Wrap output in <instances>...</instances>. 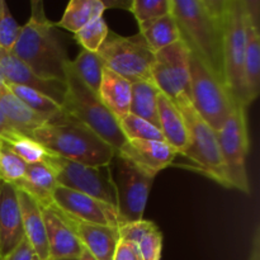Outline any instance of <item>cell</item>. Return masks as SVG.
Here are the masks:
<instances>
[{"mask_svg":"<svg viewBox=\"0 0 260 260\" xmlns=\"http://www.w3.org/2000/svg\"><path fill=\"white\" fill-rule=\"evenodd\" d=\"M225 2L172 0L170 9L183 42L222 80V18Z\"/></svg>","mask_w":260,"mask_h":260,"instance_id":"1","label":"cell"},{"mask_svg":"<svg viewBox=\"0 0 260 260\" xmlns=\"http://www.w3.org/2000/svg\"><path fill=\"white\" fill-rule=\"evenodd\" d=\"M55 28L46 15L43 2L32 0L29 19L10 52L38 78L65 83L66 63L70 60Z\"/></svg>","mask_w":260,"mask_h":260,"instance_id":"2","label":"cell"},{"mask_svg":"<svg viewBox=\"0 0 260 260\" xmlns=\"http://www.w3.org/2000/svg\"><path fill=\"white\" fill-rule=\"evenodd\" d=\"M30 137L55 156L91 167L109 165L116 154L113 147L69 114L61 121L47 122Z\"/></svg>","mask_w":260,"mask_h":260,"instance_id":"3","label":"cell"},{"mask_svg":"<svg viewBox=\"0 0 260 260\" xmlns=\"http://www.w3.org/2000/svg\"><path fill=\"white\" fill-rule=\"evenodd\" d=\"M65 85L63 111L118 151L127 141L119 128L118 119L106 108L98 94L93 93L80 80L71 68V61L66 63Z\"/></svg>","mask_w":260,"mask_h":260,"instance_id":"4","label":"cell"},{"mask_svg":"<svg viewBox=\"0 0 260 260\" xmlns=\"http://www.w3.org/2000/svg\"><path fill=\"white\" fill-rule=\"evenodd\" d=\"M189 74L190 103L203 121L217 132L239 104L235 103L222 79L218 78L192 51Z\"/></svg>","mask_w":260,"mask_h":260,"instance_id":"5","label":"cell"},{"mask_svg":"<svg viewBox=\"0 0 260 260\" xmlns=\"http://www.w3.org/2000/svg\"><path fill=\"white\" fill-rule=\"evenodd\" d=\"M174 103L184 117L189 135V142L182 155L192 160L200 172L207 174L218 184L230 188L216 131L193 108L189 96H182Z\"/></svg>","mask_w":260,"mask_h":260,"instance_id":"6","label":"cell"},{"mask_svg":"<svg viewBox=\"0 0 260 260\" xmlns=\"http://www.w3.org/2000/svg\"><path fill=\"white\" fill-rule=\"evenodd\" d=\"M245 5L244 0H226L222 18L223 83L236 104L244 103L245 56Z\"/></svg>","mask_w":260,"mask_h":260,"instance_id":"7","label":"cell"},{"mask_svg":"<svg viewBox=\"0 0 260 260\" xmlns=\"http://www.w3.org/2000/svg\"><path fill=\"white\" fill-rule=\"evenodd\" d=\"M109 169L116 189L118 228L144 220L145 207L155 177L147 174L117 151Z\"/></svg>","mask_w":260,"mask_h":260,"instance_id":"8","label":"cell"},{"mask_svg":"<svg viewBox=\"0 0 260 260\" xmlns=\"http://www.w3.org/2000/svg\"><path fill=\"white\" fill-rule=\"evenodd\" d=\"M96 53L103 60L106 68L131 83L152 80L151 68L155 53L140 33L123 37L109 30Z\"/></svg>","mask_w":260,"mask_h":260,"instance_id":"9","label":"cell"},{"mask_svg":"<svg viewBox=\"0 0 260 260\" xmlns=\"http://www.w3.org/2000/svg\"><path fill=\"white\" fill-rule=\"evenodd\" d=\"M45 162L50 165L57 185L76 190L116 207L117 197L109 165L91 167L48 154ZM117 210V208H116Z\"/></svg>","mask_w":260,"mask_h":260,"instance_id":"10","label":"cell"},{"mask_svg":"<svg viewBox=\"0 0 260 260\" xmlns=\"http://www.w3.org/2000/svg\"><path fill=\"white\" fill-rule=\"evenodd\" d=\"M216 134L229 185L248 194L250 192V184L246 173V156L249 152L246 107H236L233 114Z\"/></svg>","mask_w":260,"mask_h":260,"instance_id":"11","label":"cell"},{"mask_svg":"<svg viewBox=\"0 0 260 260\" xmlns=\"http://www.w3.org/2000/svg\"><path fill=\"white\" fill-rule=\"evenodd\" d=\"M189 56L190 50L182 40L155 52L151 79L173 102L189 96Z\"/></svg>","mask_w":260,"mask_h":260,"instance_id":"12","label":"cell"},{"mask_svg":"<svg viewBox=\"0 0 260 260\" xmlns=\"http://www.w3.org/2000/svg\"><path fill=\"white\" fill-rule=\"evenodd\" d=\"M53 206L79 221L118 229L117 210L113 206L76 190L57 185L53 192Z\"/></svg>","mask_w":260,"mask_h":260,"instance_id":"13","label":"cell"},{"mask_svg":"<svg viewBox=\"0 0 260 260\" xmlns=\"http://www.w3.org/2000/svg\"><path fill=\"white\" fill-rule=\"evenodd\" d=\"M245 5V56H244V103L250 106L260 93V3L244 0Z\"/></svg>","mask_w":260,"mask_h":260,"instance_id":"14","label":"cell"},{"mask_svg":"<svg viewBox=\"0 0 260 260\" xmlns=\"http://www.w3.org/2000/svg\"><path fill=\"white\" fill-rule=\"evenodd\" d=\"M0 68L7 84H15L40 91L62 107L66 93L65 83L38 78L17 56L3 48H0Z\"/></svg>","mask_w":260,"mask_h":260,"instance_id":"15","label":"cell"},{"mask_svg":"<svg viewBox=\"0 0 260 260\" xmlns=\"http://www.w3.org/2000/svg\"><path fill=\"white\" fill-rule=\"evenodd\" d=\"M24 239L18 189L0 180V258L12 253Z\"/></svg>","mask_w":260,"mask_h":260,"instance_id":"16","label":"cell"},{"mask_svg":"<svg viewBox=\"0 0 260 260\" xmlns=\"http://www.w3.org/2000/svg\"><path fill=\"white\" fill-rule=\"evenodd\" d=\"M117 152L152 177L172 165L178 155L177 150L165 141L152 140H129Z\"/></svg>","mask_w":260,"mask_h":260,"instance_id":"17","label":"cell"},{"mask_svg":"<svg viewBox=\"0 0 260 260\" xmlns=\"http://www.w3.org/2000/svg\"><path fill=\"white\" fill-rule=\"evenodd\" d=\"M85 250L96 260H113L119 241L118 229L79 221L58 211Z\"/></svg>","mask_w":260,"mask_h":260,"instance_id":"18","label":"cell"},{"mask_svg":"<svg viewBox=\"0 0 260 260\" xmlns=\"http://www.w3.org/2000/svg\"><path fill=\"white\" fill-rule=\"evenodd\" d=\"M41 212L46 228L50 259L80 258L84 249L83 245L69 228L57 208L53 205L50 207H41Z\"/></svg>","mask_w":260,"mask_h":260,"instance_id":"19","label":"cell"},{"mask_svg":"<svg viewBox=\"0 0 260 260\" xmlns=\"http://www.w3.org/2000/svg\"><path fill=\"white\" fill-rule=\"evenodd\" d=\"M20 213H22V225L24 238L32 246L35 255L40 260H48V243L46 236V228L43 222L41 206L30 196L23 190L18 189Z\"/></svg>","mask_w":260,"mask_h":260,"instance_id":"20","label":"cell"},{"mask_svg":"<svg viewBox=\"0 0 260 260\" xmlns=\"http://www.w3.org/2000/svg\"><path fill=\"white\" fill-rule=\"evenodd\" d=\"M157 116L165 142L177 150L178 155H182L189 142L187 124L177 104L162 93L157 96Z\"/></svg>","mask_w":260,"mask_h":260,"instance_id":"21","label":"cell"},{"mask_svg":"<svg viewBox=\"0 0 260 260\" xmlns=\"http://www.w3.org/2000/svg\"><path fill=\"white\" fill-rule=\"evenodd\" d=\"M121 240L131 241L139 248L142 260H160L162 250V234L152 221L140 220L118 228Z\"/></svg>","mask_w":260,"mask_h":260,"instance_id":"22","label":"cell"},{"mask_svg":"<svg viewBox=\"0 0 260 260\" xmlns=\"http://www.w3.org/2000/svg\"><path fill=\"white\" fill-rule=\"evenodd\" d=\"M57 187L56 177L50 165L42 162L27 164V170L15 188L27 193L41 207H50L53 205V192Z\"/></svg>","mask_w":260,"mask_h":260,"instance_id":"23","label":"cell"},{"mask_svg":"<svg viewBox=\"0 0 260 260\" xmlns=\"http://www.w3.org/2000/svg\"><path fill=\"white\" fill-rule=\"evenodd\" d=\"M98 96L117 119L123 118L129 113L131 81L112 71L111 69L104 68Z\"/></svg>","mask_w":260,"mask_h":260,"instance_id":"24","label":"cell"},{"mask_svg":"<svg viewBox=\"0 0 260 260\" xmlns=\"http://www.w3.org/2000/svg\"><path fill=\"white\" fill-rule=\"evenodd\" d=\"M0 107L10 126L19 135L30 137L33 131L48 122L47 118L25 106L9 89L4 93H0Z\"/></svg>","mask_w":260,"mask_h":260,"instance_id":"25","label":"cell"},{"mask_svg":"<svg viewBox=\"0 0 260 260\" xmlns=\"http://www.w3.org/2000/svg\"><path fill=\"white\" fill-rule=\"evenodd\" d=\"M106 8V3L101 0H71L63 12L62 18L53 24L75 35L89 22L103 17Z\"/></svg>","mask_w":260,"mask_h":260,"instance_id":"26","label":"cell"},{"mask_svg":"<svg viewBox=\"0 0 260 260\" xmlns=\"http://www.w3.org/2000/svg\"><path fill=\"white\" fill-rule=\"evenodd\" d=\"M160 90L152 80L131 83V104L129 113L150 122L159 128L157 96Z\"/></svg>","mask_w":260,"mask_h":260,"instance_id":"27","label":"cell"},{"mask_svg":"<svg viewBox=\"0 0 260 260\" xmlns=\"http://www.w3.org/2000/svg\"><path fill=\"white\" fill-rule=\"evenodd\" d=\"M139 33L154 53L182 40L179 28L172 14L139 24Z\"/></svg>","mask_w":260,"mask_h":260,"instance_id":"28","label":"cell"},{"mask_svg":"<svg viewBox=\"0 0 260 260\" xmlns=\"http://www.w3.org/2000/svg\"><path fill=\"white\" fill-rule=\"evenodd\" d=\"M8 89L32 111L47 118L48 122L61 121L68 117V113L63 111L62 107L40 91L15 84H8Z\"/></svg>","mask_w":260,"mask_h":260,"instance_id":"29","label":"cell"},{"mask_svg":"<svg viewBox=\"0 0 260 260\" xmlns=\"http://www.w3.org/2000/svg\"><path fill=\"white\" fill-rule=\"evenodd\" d=\"M71 68L93 93L98 94L102 83V75L106 68L98 53L83 50L75 60L71 61Z\"/></svg>","mask_w":260,"mask_h":260,"instance_id":"30","label":"cell"},{"mask_svg":"<svg viewBox=\"0 0 260 260\" xmlns=\"http://www.w3.org/2000/svg\"><path fill=\"white\" fill-rule=\"evenodd\" d=\"M119 128L126 137L129 140H152V141H165L161 131L150 122L128 113L123 118L118 119Z\"/></svg>","mask_w":260,"mask_h":260,"instance_id":"31","label":"cell"},{"mask_svg":"<svg viewBox=\"0 0 260 260\" xmlns=\"http://www.w3.org/2000/svg\"><path fill=\"white\" fill-rule=\"evenodd\" d=\"M27 164L0 139V180L15 185L23 179Z\"/></svg>","mask_w":260,"mask_h":260,"instance_id":"32","label":"cell"},{"mask_svg":"<svg viewBox=\"0 0 260 260\" xmlns=\"http://www.w3.org/2000/svg\"><path fill=\"white\" fill-rule=\"evenodd\" d=\"M5 142L10 149L25 162V164H35V162L45 161L50 152L35 139L24 135L14 134L9 139H5Z\"/></svg>","mask_w":260,"mask_h":260,"instance_id":"33","label":"cell"},{"mask_svg":"<svg viewBox=\"0 0 260 260\" xmlns=\"http://www.w3.org/2000/svg\"><path fill=\"white\" fill-rule=\"evenodd\" d=\"M109 32L106 20L102 18L91 20L84 28H81L78 33H75V41L89 52H98L101 46Z\"/></svg>","mask_w":260,"mask_h":260,"instance_id":"34","label":"cell"},{"mask_svg":"<svg viewBox=\"0 0 260 260\" xmlns=\"http://www.w3.org/2000/svg\"><path fill=\"white\" fill-rule=\"evenodd\" d=\"M170 9L172 0H134L129 5V12L139 24L165 17L170 14Z\"/></svg>","mask_w":260,"mask_h":260,"instance_id":"35","label":"cell"},{"mask_svg":"<svg viewBox=\"0 0 260 260\" xmlns=\"http://www.w3.org/2000/svg\"><path fill=\"white\" fill-rule=\"evenodd\" d=\"M22 30V25L17 23L10 13L7 2L0 0V48L12 51Z\"/></svg>","mask_w":260,"mask_h":260,"instance_id":"36","label":"cell"},{"mask_svg":"<svg viewBox=\"0 0 260 260\" xmlns=\"http://www.w3.org/2000/svg\"><path fill=\"white\" fill-rule=\"evenodd\" d=\"M113 260H142V256L139 248L134 243L119 239Z\"/></svg>","mask_w":260,"mask_h":260,"instance_id":"37","label":"cell"},{"mask_svg":"<svg viewBox=\"0 0 260 260\" xmlns=\"http://www.w3.org/2000/svg\"><path fill=\"white\" fill-rule=\"evenodd\" d=\"M35 258V251H33L32 246L27 241V239H23L22 243L12 251L8 254L5 258L2 260H33Z\"/></svg>","mask_w":260,"mask_h":260,"instance_id":"38","label":"cell"},{"mask_svg":"<svg viewBox=\"0 0 260 260\" xmlns=\"http://www.w3.org/2000/svg\"><path fill=\"white\" fill-rule=\"evenodd\" d=\"M248 260H260V225L255 226Z\"/></svg>","mask_w":260,"mask_h":260,"instance_id":"39","label":"cell"},{"mask_svg":"<svg viewBox=\"0 0 260 260\" xmlns=\"http://www.w3.org/2000/svg\"><path fill=\"white\" fill-rule=\"evenodd\" d=\"M8 90V84L7 80L4 78V74H3L2 68H0V93H4V91Z\"/></svg>","mask_w":260,"mask_h":260,"instance_id":"40","label":"cell"},{"mask_svg":"<svg viewBox=\"0 0 260 260\" xmlns=\"http://www.w3.org/2000/svg\"><path fill=\"white\" fill-rule=\"evenodd\" d=\"M79 260H96V259L94 258V256L91 255V254L89 253L88 250L83 249V253H81V255H80V258H79Z\"/></svg>","mask_w":260,"mask_h":260,"instance_id":"41","label":"cell"},{"mask_svg":"<svg viewBox=\"0 0 260 260\" xmlns=\"http://www.w3.org/2000/svg\"><path fill=\"white\" fill-rule=\"evenodd\" d=\"M50 260H79V258H66V259H50Z\"/></svg>","mask_w":260,"mask_h":260,"instance_id":"42","label":"cell"},{"mask_svg":"<svg viewBox=\"0 0 260 260\" xmlns=\"http://www.w3.org/2000/svg\"><path fill=\"white\" fill-rule=\"evenodd\" d=\"M33 260H40V259H38V258H37V256H36V255H35V258H33Z\"/></svg>","mask_w":260,"mask_h":260,"instance_id":"43","label":"cell"},{"mask_svg":"<svg viewBox=\"0 0 260 260\" xmlns=\"http://www.w3.org/2000/svg\"><path fill=\"white\" fill-rule=\"evenodd\" d=\"M0 260H2V258H0Z\"/></svg>","mask_w":260,"mask_h":260,"instance_id":"44","label":"cell"}]
</instances>
